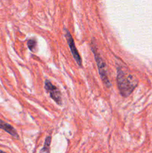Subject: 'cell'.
Segmentation results:
<instances>
[{"label": "cell", "mask_w": 152, "mask_h": 153, "mask_svg": "<svg viewBox=\"0 0 152 153\" xmlns=\"http://www.w3.org/2000/svg\"><path fill=\"white\" fill-rule=\"evenodd\" d=\"M116 81L119 93L123 97H129L138 85V80L136 77L125 72L119 66L117 67Z\"/></svg>", "instance_id": "cell-1"}, {"label": "cell", "mask_w": 152, "mask_h": 153, "mask_svg": "<svg viewBox=\"0 0 152 153\" xmlns=\"http://www.w3.org/2000/svg\"><path fill=\"white\" fill-rule=\"evenodd\" d=\"M90 47L91 50H92V52L94 54V57H95V62H96L97 67H98V73H99L101 81H102L104 85L106 86V88H110L111 87V83H110V81L109 79L108 76H107V65H106L105 61H104L102 57L101 56V55L97 51L96 46H95V43H94L93 40L91 42Z\"/></svg>", "instance_id": "cell-2"}, {"label": "cell", "mask_w": 152, "mask_h": 153, "mask_svg": "<svg viewBox=\"0 0 152 153\" xmlns=\"http://www.w3.org/2000/svg\"><path fill=\"white\" fill-rule=\"evenodd\" d=\"M44 88L46 92L48 93L51 98L59 105H62V97L60 90L54 85L52 82L48 79H46L44 84Z\"/></svg>", "instance_id": "cell-3"}, {"label": "cell", "mask_w": 152, "mask_h": 153, "mask_svg": "<svg viewBox=\"0 0 152 153\" xmlns=\"http://www.w3.org/2000/svg\"><path fill=\"white\" fill-rule=\"evenodd\" d=\"M65 37L66 39L67 43L69 45V47L70 51L72 52V55L73 58L75 60L76 63L78 64L79 67H82V59L81 57H80V54H79L78 51H77V48H76L74 40L72 38V36L70 34V32L69 31V30H67L66 28H65Z\"/></svg>", "instance_id": "cell-4"}, {"label": "cell", "mask_w": 152, "mask_h": 153, "mask_svg": "<svg viewBox=\"0 0 152 153\" xmlns=\"http://www.w3.org/2000/svg\"><path fill=\"white\" fill-rule=\"evenodd\" d=\"M0 129L4 130V131H6L7 134L11 135L14 138L19 139V135H18L16 130L10 124L4 122V121H3L1 119H0Z\"/></svg>", "instance_id": "cell-5"}, {"label": "cell", "mask_w": 152, "mask_h": 153, "mask_svg": "<svg viewBox=\"0 0 152 153\" xmlns=\"http://www.w3.org/2000/svg\"><path fill=\"white\" fill-rule=\"evenodd\" d=\"M51 142H52V137L50 136H48L45 140L44 146L40 149V153H50Z\"/></svg>", "instance_id": "cell-6"}, {"label": "cell", "mask_w": 152, "mask_h": 153, "mask_svg": "<svg viewBox=\"0 0 152 153\" xmlns=\"http://www.w3.org/2000/svg\"><path fill=\"white\" fill-rule=\"evenodd\" d=\"M27 45H28V49L31 52H35V49L37 46V40L35 38H30L27 42Z\"/></svg>", "instance_id": "cell-7"}, {"label": "cell", "mask_w": 152, "mask_h": 153, "mask_svg": "<svg viewBox=\"0 0 152 153\" xmlns=\"http://www.w3.org/2000/svg\"><path fill=\"white\" fill-rule=\"evenodd\" d=\"M0 153H7V152H4V151H2V150H0Z\"/></svg>", "instance_id": "cell-8"}]
</instances>
